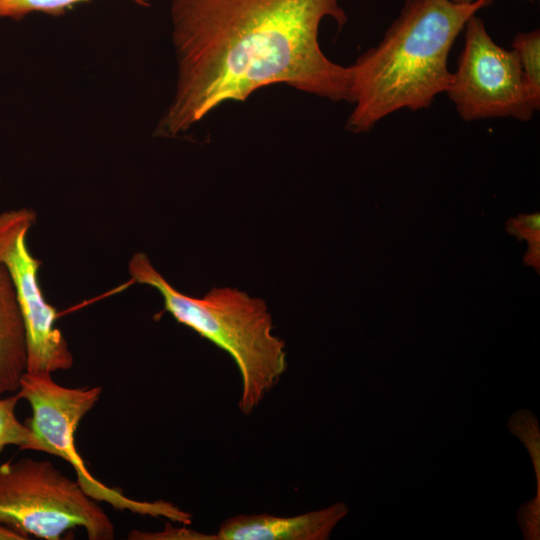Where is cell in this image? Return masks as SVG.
<instances>
[{"instance_id": "1", "label": "cell", "mask_w": 540, "mask_h": 540, "mask_svg": "<svg viewBox=\"0 0 540 540\" xmlns=\"http://www.w3.org/2000/svg\"><path fill=\"white\" fill-rule=\"evenodd\" d=\"M326 18L340 28L347 22L339 0H172L178 81L155 134L176 137L220 105L274 84L349 102V67L320 48Z\"/></svg>"}, {"instance_id": "2", "label": "cell", "mask_w": 540, "mask_h": 540, "mask_svg": "<svg viewBox=\"0 0 540 540\" xmlns=\"http://www.w3.org/2000/svg\"><path fill=\"white\" fill-rule=\"evenodd\" d=\"M492 3L405 0L380 42L348 66L354 108L346 129L366 133L397 111L429 108L450 85L448 58L455 40L471 17Z\"/></svg>"}, {"instance_id": "3", "label": "cell", "mask_w": 540, "mask_h": 540, "mask_svg": "<svg viewBox=\"0 0 540 540\" xmlns=\"http://www.w3.org/2000/svg\"><path fill=\"white\" fill-rule=\"evenodd\" d=\"M131 279L156 289L174 319L228 353L241 377L239 410L250 415L287 369L285 342L273 334L266 303L236 288H212L202 298L174 288L142 252L128 264Z\"/></svg>"}, {"instance_id": "4", "label": "cell", "mask_w": 540, "mask_h": 540, "mask_svg": "<svg viewBox=\"0 0 540 540\" xmlns=\"http://www.w3.org/2000/svg\"><path fill=\"white\" fill-rule=\"evenodd\" d=\"M0 523L45 540L75 528L90 540H112L114 525L98 501L49 460L23 457L0 465Z\"/></svg>"}, {"instance_id": "5", "label": "cell", "mask_w": 540, "mask_h": 540, "mask_svg": "<svg viewBox=\"0 0 540 540\" xmlns=\"http://www.w3.org/2000/svg\"><path fill=\"white\" fill-rule=\"evenodd\" d=\"M16 394L31 407L32 415L24 423L47 446L49 454L73 467L76 481L92 499L120 511L190 523L191 514L173 503L129 498L120 490L106 486L87 469L75 446V435L81 420L99 401L100 386L71 388L55 382L50 373L25 372Z\"/></svg>"}, {"instance_id": "6", "label": "cell", "mask_w": 540, "mask_h": 540, "mask_svg": "<svg viewBox=\"0 0 540 540\" xmlns=\"http://www.w3.org/2000/svg\"><path fill=\"white\" fill-rule=\"evenodd\" d=\"M464 46L445 92L464 121L513 118L527 122L538 111L515 52L498 45L476 14L465 24Z\"/></svg>"}, {"instance_id": "7", "label": "cell", "mask_w": 540, "mask_h": 540, "mask_svg": "<svg viewBox=\"0 0 540 540\" xmlns=\"http://www.w3.org/2000/svg\"><path fill=\"white\" fill-rule=\"evenodd\" d=\"M36 221L28 208L0 214V262L6 267L22 314L27 347L28 373L69 370L73 355L56 325L57 312L45 300L38 279L41 261L27 246V234Z\"/></svg>"}, {"instance_id": "8", "label": "cell", "mask_w": 540, "mask_h": 540, "mask_svg": "<svg viewBox=\"0 0 540 540\" xmlns=\"http://www.w3.org/2000/svg\"><path fill=\"white\" fill-rule=\"evenodd\" d=\"M343 502L296 516L240 514L225 520L214 540H327L348 514Z\"/></svg>"}, {"instance_id": "9", "label": "cell", "mask_w": 540, "mask_h": 540, "mask_svg": "<svg viewBox=\"0 0 540 540\" xmlns=\"http://www.w3.org/2000/svg\"><path fill=\"white\" fill-rule=\"evenodd\" d=\"M26 368L23 318L12 279L0 262V397L18 391Z\"/></svg>"}, {"instance_id": "10", "label": "cell", "mask_w": 540, "mask_h": 540, "mask_svg": "<svg viewBox=\"0 0 540 540\" xmlns=\"http://www.w3.org/2000/svg\"><path fill=\"white\" fill-rule=\"evenodd\" d=\"M20 398L16 393L0 398V454L10 445L20 450H33L48 453L47 446L29 429L21 423L15 413Z\"/></svg>"}, {"instance_id": "11", "label": "cell", "mask_w": 540, "mask_h": 540, "mask_svg": "<svg viewBox=\"0 0 540 540\" xmlns=\"http://www.w3.org/2000/svg\"><path fill=\"white\" fill-rule=\"evenodd\" d=\"M527 90L539 110L540 108V30L518 33L512 41Z\"/></svg>"}, {"instance_id": "12", "label": "cell", "mask_w": 540, "mask_h": 540, "mask_svg": "<svg viewBox=\"0 0 540 540\" xmlns=\"http://www.w3.org/2000/svg\"><path fill=\"white\" fill-rule=\"evenodd\" d=\"M90 0H0V18L20 20L29 14L40 12L59 16L73 6ZM147 7L149 0H130Z\"/></svg>"}, {"instance_id": "13", "label": "cell", "mask_w": 540, "mask_h": 540, "mask_svg": "<svg viewBox=\"0 0 540 540\" xmlns=\"http://www.w3.org/2000/svg\"><path fill=\"white\" fill-rule=\"evenodd\" d=\"M508 429L519 438L529 452L540 495V429L536 416L528 409H519L509 418Z\"/></svg>"}, {"instance_id": "14", "label": "cell", "mask_w": 540, "mask_h": 540, "mask_svg": "<svg viewBox=\"0 0 540 540\" xmlns=\"http://www.w3.org/2000/svg\"><path fill=\"white\" fill-rule=\"evenodd\" d=\"M506 230L520 240L528 242V249H540V214H520L508 220Z\"/></svg>"}, {"instance_id": "15", "label": "cell", "mask_w": 540, "mask_h": 540, "mask_svg": "<svg viewBox=\"0 0 540 540\" xmlns=\"http://www.w3.org/2000/svg\"><path fill=\"white\" fill-rule=\"evenodd\" d=\"M129 540H214L213 535L202 534L190 528L172 527L169 523L159 532L132 530L127 537Z\"/></svg>"}, {"instance_id": "16", "label": "cell", "mask_w": 540, "mask_h": 540, "mask_svg": "<svg viewBox=\"0 0 540 540\" xmlns=\"http://www.w3.org/2000/svg\"><path fill=\"white\" fill-rule=\"evenodd\" d=\"M517 521L524 539H540V495H536L519 508Z\"/></svg>"}, {"instance_id": "17", "label": "cell", "mask_w": 540, "mask_h": 540, "mask_svg": "<svg viewBox=\"0 0 540 540\" xmlns=\"http://www.w3.org/2000/svg\"><path fill=\"white\" fill-rule=\"evenodd\" d=\"M28 538L19 532L0 523V540H27Z\"/></svg>"}, {"instance_id": "18", "label": "cell", "mask_w": 540, "mask_h": 540, "mask_svg": "<svg viewBox=\"0 0 540 540\" xmlns=\"http://www.w3.org/2000/svg\"><path fill=\"white\" fill-rule=\"evenodd\" d=\"M450 1L456 4H470L476 0H450ZM526 1H536V0H526Z\"/></svg>"}]
</instances>
